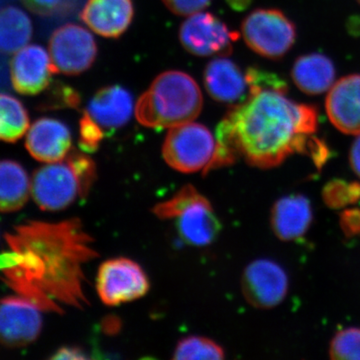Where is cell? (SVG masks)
I'll list each match as a JSON object with an SVG mask.
<instances>
[{
	"mask_svg": "<svg viewBox=\"0 0 360 360\" xmlns=\"http://www.w3.org/2000/svg\"><path fill=\"white\" fill-rule=\"evenodd\" d=\"M6 240L11 252L1 279L15 295L44 312L89 304L84 267L97 252L79 219L25 222L6 233Z\"/></svg>",
	"mask_w": 360,
	"mask_h": 360,
	"instance_id": "cell-1",
	"label": "cell"
},
{
	"mask_svg": "<svg viewBox=\"0 0 360 360\" xmlns=\"http://www.w3.org/2000/svg\"><path fill=\"white\" fill-rule=\"evenodd\" d=\"M274 89L250 90L245 103L233 106L217 129V151L207 172L243 158L251 167H278L293 153L310 156L319 167L328 148L314 136L319 113ZM206 172V174H207Z\"/></svg>",
	"mask_w": 360,
	"mask_h": 360,
	"instance_id": "cell-2",
	"label": "cell"
},
{
	"mask_svg": "<svg viewBox=\"0 0 360 360\" xmlns=\"http://www.w3.org/2000/svg\"><path fill=\"white\" fill-rule=\"evenodd\" d=\"M198 82L182 71L161 73L137 101L135 115L149 129H172L193 122L202 110Z\"/></svg>",
	"mask_w": 360,
	"mask_h": 360,
	"instance_id": "cell-3",
	"label": "cell"
},
{
	"mask_svg": "<svg viewBox=\"0 0 360 360\" xmlns=\"http://www.w3.org/2000/svg\"><path fill=\"white\" fill-rule=\"evenodd\" d=\"M96 176L94 161L82 153H71L66 160L46 163L32 179V195L44 212H59L84 198Z\"/></svg>",
	"mask_w": 360,
	"mask_h": 360,
	"instance_id": "cell-4",
	"label": "cell"
},
{
	"mask_svg": "<svg viewBox=\"0 0 360 360\" xmlns=\"http://www.w3.org/2000/svg\"><path fill=\"white\" fill-rule=\"evenodd\" d=\"M153 212L160 219L175 220L180 238L189 245H210L221 231L212 203L191 184L182 187L170 200L158 203Z\"/></svg>",
	"mask_w": 360,
	"mask_h": 360,
	"instance_id": "cell-5",
	"label": "cell"
},
{
	"mask_svg": "<svg viewBox=\"0 0 360 360\" xmlns=\"http://www.w3.org/2000/svg\"><path fill=\"white\" fill-rule=\"evenodd\" d=\"M210 130L200 123L187 122L172 127L163 143L162 155L170 167L180 172H207L217 151Z\"/></svg>",
	"mask_w": 360,
	"mask_h": 360,
	"instance_id": "cell-6",
	"label": "cell"
},
{
	"mask_svg": "<svg viewBox=\"0 0 360 360\" xmlns=\"http://www.w3.org/2000/svg\"><path fill=\"white\" fill-rule=\"evenodd\" d=\"M243 39L250 49L270 59L283 58L296 40V28L278 9H257L243 20Z\"/></svg>",
	"mask_w": 360,
	"mask_h": 360,
	"instance_id": "cell-7",
	"label": "cell"
},
{
	"mask_svg": "<svg viewBox=\"0 0 360 360\" xmlns=\"http://www.w3.org/2000/svg\"><path fill=\"white\" fill-rule=\"evenodd\" d=\"M149 288L148 277L144 270L129 258H113L99 267L97 293L101 302L108 307L139 300L148 292Z\"/></svg>",
	"mask_w": 360,
	"mask_h": 360,
	"instance_id": "cell-8",
	"label": "cell"
},
{
	"mask_svg": "<svg viewBox=\"0 0 360 360\" xmlns=\"http://www.w3.org/2000/svg\"><path fill=\"white\" fill-rule=\"evenodd\" d=\"M49 56L54 73L80 75L91 68L96 61V42L89 30L68 23L58 28L51 35Z\"/></svg>",
	"mask_w": 360,
	"mask_h": 360,
	"instance_id": "cell-9",
	"label": "cell"
},
{
	"mask_svg": "<svg viewBox=\"0 0 360 360\" xmlns=\"http://www.w3.org/2000/svg\"><path fill=\"white\" fill-rule=\"evenodd\" d=\"M239 34L210 13H194L179 30V39L187 51L196 56L231 53L232 42Z\"/></svg>",
	"mask_w": 360,
	"mask_h": 360,
	"instance_id": "cell-10",
	"label": "cell"
},
{
	"mask_svg": "<svg viewBox=\"0 0 360 360\" xmlns=\"http://www.w3.org/2000/svg\"><path fill=\"white\" fill-rule=\"evenodd\" d=\"M42 310L20 295L0 300V345L9 348L30 345L42 329Z\"/></svg>",
	"mask_w": 360,
	"mask_h": 360,
	"instance_id": "cell-11",
	"label": "cell"
},
{
	"mask_svg": "<svg viewBox=\"0 0 360 360\" xmlns=\"http://www.w3.org/2000/svg\"><path fill=\"white\" fill-rule=\"evenodd\" d=\"M285 270L270 259H257L246 266L241 277L245 300L257 309H269L283 302L288 292Z\"/></svg>",
	"mask_w": 360,
	"mask_h": 360,
	"instance_id": "cell-12",
	"label": "cell"
},
{
	"mask_svg": "<svg viewBox=\"0 0 360 360\" xmlns=\"http://www.w3.org/2000/svg\"><path fill=\"white\" fill-rule=\"evenodd\" d=\"M52 73L54 72L51 56L40 45H26L15 52L11 60L13 87L25 96H35L47 89Z\"/></svg>",
	"mask_w": 360,
	"mask_h": 360,
	"instance_id": "cell-13",
	"label": "cell"
},
{
	"mask_svg": "<svg viewBox=\"0 0 360 360\" xmlns=\"http://www.w3.org/2000/svg\"><path fill=\"white\" fill-rule=\"evenodd\" d=\"M25 146L30 155L40 162H58L65 160L70 151V130L56 118H39L26 132Z\"/></svg>",
	"mask_w": 360,
	"mask_h": 360,
	"instance_id": "cell-14",
	"label": "cell"
},
{
	"mask_svg": "<svg viewBox=\"0 0 360 360\" xmlns=\"http://www.w3.org/2000/svg\"><path fill=\"white\" fill-rule=\"evenodd\" d=\"M205 84L214 101L232 108L245 103L250 96L246 73L229 58H215L208 63L205 70Z\"/></svg>",
	"mask_w": 360,
	"mask_h": 360,
	"instance_id": "cell-15",
	"label": "cell"
},
{
	"mask_svg": "<svg viewBox=\"0 0 360 360\" xmlns=\"http://www.w3.org/2000/svg\"><path fill=\"white\" fill-rule=\"evenodd\" d=\"M326 108L336 129L345 134L360 135V75H347L333 84Z\"/></svg>",
	"mask_w": 360,
	"mask_h": 360,
	"instance_id": "cell-16",
	"label": "cell"
},
{
	"mask_svg": "<svg viewBox=\"0 0 360 360\" xmlns=\"http://www.w3.org/2000/svg\"><path fill=\"white\" fill-rule=\"evenodd\" d=\"M134 99L129 90L120 85L104 87L90 99L85 113L103 130L112 134L131 118Z\"/></svg>",
	"mask_w": 360,
	"mask_h": 360,
	"instance_id": "cell-17",
	"label": "cell"
},
{
	"mask_svg": "<svg viewBox=\"0 0 360 360\" xmlns=\"http://www.w3.org/2000/svg\"><path fill=\"white\" fill-rule=\"evenodd\" d=\"M134 15L131 0H89L80 14L90 30L110 39L127 32Z\"/></svg>",
	"mask_w": 360,
	"mask_h": 360,
	"instance_id": "cell-18",
	"label": "cell"
},
{
	"mask_svg": "<svg viewBox=\"0 0 360 360\" xmlns=\"http://www.w3.org/2000/svg\"><path fill=\"white\" fill-rule=\"evenodd\" d=\"M314 219L309 198L302 194L284 196L272 206L270 224L276 238L283 241L297 240L309 231Z\"/></svg>",
	"mask_w": 360,
	"mask_h": 360,
	"instance_id": "cell-19",
	"label": "cell"
},
{
	"mask_svg": "<svg viewBox=\"0 0 360 360\" xmlns=\"http://www.w3.org/2000/svg\"><path fill=\"white\" fill-rule=\"evenodd\" d=\"M291 77L302 92L317 96L333 86L335 79V65L323 54H307L296 59Z\"/></svg>",
	"mask_w": 360,
	"mask_h": 360,
	"instance_id": "cell-20",
	"label": "cell"
},
{
	"mask_svg": "<svg viewBox=\"0 0 360 360\" xmlns=\"http://www.w3.org/2000/svg\"><path fill=\"white\" fill-rule=\"evenodd\" d=\"M32 194V180L25 168L13 160H0V212L20 210Z\"/></svg>",
	"mask_w": 360,
	"mask_h": 360,
	"instance_id": "cell-21",
	"label": "cell"
},
{
	"mask_svg": "<svg viewBox=\"0 0 360 360\" xmlns=\"http://www.w3.org/2000/svg\"><path fill=\"white\" fill-rule=\"evenodd\" d=\"M32 37V20L22 9L9 6L0 11V52L15 53Z\"/></svg>",
	"mask_w": 360,
	"mask_h": 360,
	"instance_id": "cell-22",
	"label": "cell"
},
{
	"mask_svg": "<svg viewBox=\"0 0 360 360\" xmlns=\"http://www.w3.org/2000/svg\"><path fill=\"white\" fill-rule=\"evenodd\" d=\"M30 117L18 98L0 94V141L15 142L27 132Z\"/></svg>",
	"mask_w": 360,
	"mask_h": 360,
	"instance_id": "cell-23",
	"label": "cell"
},
{
	"mask_svg": "<svg viewBox=\"0 0 360 360\" xmlns=\"http://www.w3.org/2000/svg\"><path fill=\"white\" fill-rule=\"evenodd\" d=\"M224 348L215 341L202 336H188L182 338L175 348L174 359H224Z\"/></svg>",
	"mask_w": 360,
	"mask_h": 360,
	"instance_id": "cell-24",
	"label": "cell"
},
{
	"mask_svg": "<svg viewBox=\"0 0 360 360\" xmlns=\"http://www.w3.org/2000/svg\"><path fill=\"white\" fill-rule=\"evenodd\" d=\"M322 198L330 208H345L360 200L359 182L335 179L328 182L322 191Z\"/></svg>",
	"mask_w": 360,
	"mask_h": 360,
	"instance_id": "cell-25",
	"label": "cell"
},
{
	"mask_svg": "<svg viewBox=\"0 0 360 360\" xmlns=\"http://www.w3.org/2000/svg\"><path fill=\"white\" fill-rule=\"evenodd\" d=\"M329 355L336 360H360V328L338 331L331 340Z\"/></svg>",
	"mask_w": 360,
	"mask_h": 360,
	"instance_id": "cell-26",
	"label": "cell"
},
{
	"mask_svg": "<svg viewBox=\"0 0 360 360\" xmlns=\"http://www.w3.org/2000/svg\"><path fill=\"white\" fill-rule=\"evenodd\" d=\"M79 146L85 153H94L105 136V134L87 113H84L80 120Z\"/></svg>",
	"mask_w": 360,
	"mask_h": 360,
	"instance_id": "cell-27",
	"label": "cell"
},
{
	"mask_svg": "<svg viewBox=\"0 0 360 360\" xmlns=\"http://www.w3.org/2000/svg\"><path fill=\"white\" fill-rule=\"evenodd\" d=\"M172 13L177 15H193L210 6L212 0H162Z\"/></svg>",
	"mask_w": 360,
	"mask_h": 360,
	"instance_id": "cell-28",
	"label": "cell"
},
{
	"mask_svg": "<svg viewBox=\"0 0 360 360\" xmlns=\"http://www.w3.org/2000/svg\"><path fill=\"white\" fill-rule=\"evenodd\" d=\"M340 225L347 236L360 233V210H345L341 214Z\"/></svg>",
	"mask_w": 360,
	"mask_h": 360,
	"instance_id": "cell-29",
	"label": "cell"
},
{
	"mask_svg": "<svg viewBox=\"0 0 360 360\" xmlns=\"http://www.w3.org/2000/svg\"><path fill=\"white\" fill-rule=\"evenodd\" d=\"M35 13L51 14L65 6V0H22Z\"/></svg>",
	"mask_w": 360,
	"mask_h": 360,
	"instance_id": "cell-30",
	"label": "cell"
},
{
	"mask_svg": "<svg viewBox=\"0 0 360 360\" xmlns=\"http://www.w3.org/2000/svg\"><path fill=\"white\" fill-rule=\"evenodd\" d=\"M52 359H86L82 350L75 347H63L54 354Z\"/></svg>",
	"mask_w": 360,
	"mask_h": 360,
	"instance_id": "cell-31",
	"label": "cell"
},
{
	"mask_svg": "<svg viewBox=\"0 0 360 360\" xmlns=\"http://www.w3.org/2000/svg\"><path fill=\"white\" fill-rule=\"evenodd\" d=\"M349 163L354 174L360 177V135L355 139L350 148Z\"/></svg>",
	"mask_w": 360,
	"mask_h": 360,
	"instance_id": "cell-32",
	"label": "cell"
},
{
	"mask_svg": "<svg viewBox=\"0 0 360 360\" xmlns=\"http://www.w3.org/2000/svg\"><path fill=\"white\" fill-rule=\"evenodd\" d=\"M227 4L234 11H245L250 6L251 0H226Z\"/></svg>",
	"mask_w": 360,
	"mask_h": 360,
	"instance_id": "cell-33",
	"label": "cell"
},
{
	"mask_svg": "<svg viewBox=\"0 0 360 360\" xmlns=\"http://www.w3.org/2000/svg\"><path fill=\"white\" fill-rule=\"evenodd\" d=\"M357 1H359V4H360V0H357Z\"/></svg>",
	"mask_w": 360,
	"mask_h": 360,
	"instance_id": "cell-34",
	"label": "cell"
}]
</instances>
